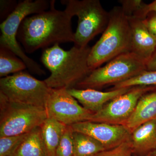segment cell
I'll return each instance as SVG.
<instances>
[{"label": "cell", "mask_w": 156, "mask_h": 156, "mask_svg": "<svg viewBox=\"0 0 156 156\" xmlns=\"http://www.w3.org/2000/svg\"><path fill=\"white\" fill-rule=\"evenodd\" d=\"M111 90L137 86H156V70H145L126 81L115 84Z\"/></svg>", "instance_id": "obj_20"}, {"label": "cell", "mask_w": 156, "mask_h": 156, "mask_svg": "<svg viewBox=\"0 0 156 156\" xmlns=\"http://www.w3.org/2000/svg\"><path fill=\"white\" fill-rule=\"evenodd\" d=\"M131 88H121L101 92L94 89H67L69 93L82 104L84 108L96 113L115 98L125 94Z\"/></svg>", "instance_id": "obj_13"}, {"label": "cell", "mask_w": 156, "mask_h": 156, "mask_svg": "<svg viewBox=\"0 0 156 156\" xmlns=\"http://www.w3.org/2000/svg\"><path fill=\"white\" fill-rule=\"evenodd\" d=\"M51 90L44 81L23 71L0 79V93L15 103L45 108Z\"/></svg>", "instance_id": "obj_8"}, {"label": "cell", "mask_w": 156, "mask_h": 156, "mask_svg": "<svg viewBox=\"0 0 156 156\" xmlns=\"http://www.w3.org/2000/svg\"><path fill=\"white\" fill-rule=\"evenodd\" d=\"M134 156H135V155H133ZM146 156H149L148 155H147Z\"/></svg>", "instance_id": "obj_30"}, {"label": "cell", "mask_w": 156, "mask_h": 156, "mask_svg": "<svg viewBox=\"0 0 156 156\" xmlns=\"http://www.w3.org/2000/svg\"><path fill=\"white\" fill-rule=\"evenodd\" d=\"M148 155L149 156H156V149L154 150L151 152Z\"/></svg>", "instance_id": "obj_29"}, {"label": "cell", "mask_w": 156, "mask_h": 156, "mask_svg": "<svg viewBox=\"0 0 156 156\" xmlns=\"http://www.w3.org/2000/svg\"><path fill=\"white\" fill-rule=\"evenodd\" d=\"M147 70H156V50L150 59L147 62Z\"/></svg>", "instance_id": "obj_27"}, {"label": "cell", "mask_w": 156, "mask_h": 156, "mask_svg": "<svg viewBox=\"0 0 156 156\" xmlns=\"http://www.w3.org/2000/svg\"><path fill=\"white\" fill-rule=\"evenodd\" d=\"M48 118L45 108L11 102L0 93V137L29 133Z\"/></svg>", "instance_id": "obj_7"}, {"label": "cell", "mask_w": 156, "mask_h": 156, "mask_svg": "<svg viewBox=\"0 0 156 156\" xmlns=\"http://www.w3.org/2000/svg\"><path fill=\"white\" fill-rule=\"evenodd\" d=\"M108 24L98 41L91 48L88 66L91 71L100 67L117 56L130 52V25L121 6L109 12Z\"/></svg>", "instance_id": "obj_3"}, {"label": "cell", "mask_w": 156, "mask_h": 156, "mask_svg": "<svg viewBox=\"0 0 156 156\" xmlns=\"http://www.w3.org/2000/svg\"><path fill=\"white\" fill-rule=\"evenodd\" d=\"M45 108L48 117L66 126L89 121L94 113L80 105L65 89H51Z\"/></svg>", "instance_id": "obj_10"}, {"label": "cell", "mask_w": 156, "mask_h": 156, "mask_svg": "<svg viewBox=\"0 0 156 156\" xmlns=\"http://www.w3.org/2000/svg\"><path fill=\"white\" fill-rule=\"evenodd\" d=\"M54 4L55 1H51L50 9L30 15L21 22L17 37L27 53L73 42V17L65 10H56Z\"/></svg>", "instance_id": "obj_1"}, {"label": "cell", "mask_w": 156, "mask_h": 156, "mask_svg": "<svg viewBox=\"0 0 156 156\" xmlns=\"http://www.w3.org/2000/svg\"><path fill=\"white\" fill-rule=\"evenodd\" d=\"M91 48L74 45L66 50L56 44L44 49L41 60L50 72L44 80L48 87L53 89H72L87 77L92 72L88 62Z\"/></svg>", "instance_id": "obj_2"}, {"label": "cell", "mask_w": 156, "mask_h": 156, "mask_svg": "<svg viewBox=\"0 0 156 156\" xmlns=\"http://www.w3.org/2000/svg\"><path fill=\"white\" fill-rule=\"evenodd\" d=\"M65 11L73 17H78V25L74 33V46H88L89 42L107 27L109 12L104 9L99 0H62Z\"/></svg>", "instance_id": "obj_4"}, {"label": "cell", "mask_w": 156, "mask_h": 156, "mask_svg": "<svg viewBox=\"0 0 156 156\" xmlns=\"http://www.w3.org/2000/svg\"><path fill=\"white\" fill-rule=\"evenodd\" d=\"M133 153L129 141L108 150L101 152L94 156H133Z\"/></svg>", "instance_id": "obj_24"}, {"label": "cell", "mask_w": 156, "mask_h": 156, "mask_svg": "<svg viewBox=\"0 0 156 156\" xmlns=\"http://www.w3.org/2000/svg\"><path fill=\"white\" fill-rule=\"evenodd\" d=\"M130 25L131 40L130 52L147 62L156 50V39L150 33L144 20L128 17Z\"/></svg>", "instance_id": "obj_12"}, {"label": "cell", "mask_w": 156, "mask_h": 156, "mask_svg": "<svg viewBox=\"0 0 156 156\" xmlns=\"http://www.w3.org/2000/svg\"><path fill=\"white\" fill-rule=\"evenodd\" d=\"M28 133L0 137V156H11Z\"/></svg>", "instance_id": "obj_23"}, {"label": "cell", "mask_w": 156, "mask_h": 156, "mask_svg": "<svg viewBox=\"0 0 156 156\" xmlns=\"http://www.w3.org/2000/svg\"><path fill=\"white\" fill-rule=\"evenodd\" d=\"M156 87H131L125 94L107 103L100 111L93 114L89 121L125 126L133 113L140 98Z\"/></svg>", "instance_id": "obj_9"}, {"label": "cell", "mask_w": 156, "mask_h": 156, "mask_svg": "<svg viewBox=\"0 0 156 156\" xmlns=\"http://www.w3.org/2000/svg\"><path fill=\"white\" fill-rule=\"evenodd\" d=\"M133 155L146 156L156 149V120L140 125L131 132L130 140Z\"/></svg>", "instance_id": "obj_14"}, {"label": "cell", "mask_w": 156, "mask_h": 156, "mask_svg": "<svg viewBox=\"0 0 156 156\" xmlns=\"http://www.w3.org/2000/svg\"><path fill=\"white\" fill-rule=\"evenodd\" d=\"M147 11L148 14L150 12H156V0L147 4Z\"/></svg>", "instance_id": "obj_28"}, {"label": "cell", "mask_w": 156, "mask_h": 156, "mask_svg": "<svg viewBox=\"0 0 156 156\" xmlns=\"http://www.w3.org/2000/svg\"><path fill=\"white\" fill-rule=\"evenodd\" d=\"M73 131L87 134L100 143L106 150L130 140L131 132L124 125L85 121L70 126Z\"/></svg>", "instance_id": "obj_11"}, {"label": "cell", "mask_w": 156, "mask_h": 156, "mask_svg": "<svg viewBox=\"0 0 156 156\" xmlns=\"http://www.w3.org/2000/svg\"><path fill=\"white\" fill-rule=\"evenodd\" d=\"M145 70L146 61L134 53L126 52L113 58L104 66L92 70L74 88L96 89L113 86Z\"/></svg>", "instance_id": "obj_6"}, {"label": "cell", "mask_w": 156, "mask_h": 156, "mask_svg": "<svg viewBox=\"0 0 156 156\" xmlns=\"http://www.w3.org/2000/svg\"><path fill=\"white\" fill-rule=\"evenodd\" d=\"M154 120H156V87L140 98L125 126L132 132L140 125Z\"/></svg>", "instance_id": "obj_15"}, {"label": "cell", "mask_w": 156, "mask_h": 156, "mask_svg": "<svg viewBox=\"0 0 156 156\" xmlns=\"http://www.w3.org/2000/svg\"><path fill=\"white\" fill-rule=\"evenodd\" d=\"M119 2L127 17L144 20L147 16V4L141 0H120Z\"/></svg>", "instance_id": "obj_21"}, {"label": "cell", "mask_w": 156, "mask_h": 156, "mask_svg": "<svg viewBox=\"0 0 156 156\" xmlns=\"http://www.w3.org/2000/svg\"><path fill=\"white\" fill-rule=\"evenodd\" d=\"M51 1L24 0L19 2L15 10L0 25V47L11 50L24 62L28 69L38 75L44 74L40 65L27 56L17 40V32L21 22L30 15L49 10Z\"/></svg>", "instance_id": "obj_5"}, {"label": "cell", "mask_w": 156, "mask_h": 156, "mask_svg": "<svg viewBox=\"0 0 156 156\" xmlns=\"http://www.w3.org/2000/svg\"><path fill=\"white\" fill-rule=\"evenodd\" d=\"M27 68L21 58L7 48L0 47V76H9L11 73L23 71Z\"/></svg>", "instance_id": "obj_19"}, {"label": "cell", "mask_w": 156, "mask_h": 156, "mask_svg": "<svg viewBox=\"0 0 156 156\" xmlns=\"http://www.w3.org/2000/svg\"><path fill=\"white\" fill-rule=\"evenodd\" d=\"M67 127L49 117L41 126L42 138L48 156H55L62 136Z\"/></svg>", "instance_id": "obj_16"}, {"label": "cell", "mask_w": 156, "mask_h": 156, "mask_svg": "<svg viewBox=\"0 0 156 156\" xmlns=\"http://www.w3.org/2000/svg\"><path fill=\"white\" fill-rule=\"evenodd\" d=\"M10 156H48L41 127L28 133Z\"/></svg>", "instance_id": "obj_17"}, {"label": "cell", "mask_w": 156, "mask_h": 156, "mask_svg": "<svg viewBox=\"0 0 156 156\" xmlns=\"http://www.w3.org/2000/svg\"><path fill=\"white\" fill-rule=\"evenodd\" d=\"M1 20L3 22L8 16L13 12L18 3L14 1H1Z\"/></svg>", "instance_id": "obj_25"}, {"label": "cell", "mask_w": 156, "mask_h": 156, "mask_svg": "<svg viewBox=\"0 0 156 156\" xmlns=\"http://www.w3.org/2000/svg\"><path fill=\"white\" fill-rule=\"evenodd\" d=\"M73 156H94L105 151L103 146L87 134L73 131Z\"/></svg>", "instance_id": "obj_18"}, {"label": "cell", "mask_w": 156, "mask_h": 156, "mask_svg": "<svg viewBox=\"0 0 156 156\" xmlns=\"http://www.w3.org/2000/svg\"><path fill=\"white\" fill-rule=\"evenodd\" d=\"M144 22L148 30L156 39V12H149Z\"/></svg>", "instance_id": "obj_26"}, {"label": "cell", "mask_w": 156, "mask_h": 156, "mask_svg": "<svg viewBox=\"0 0 156 156\" xmlns=\"http://www.w3.org/2000/svg\"><path fill=\"white\" fill-rule=\"evenodd\" d=\"M73 133L71 127L67 126L57 148L55 156H74Z\"/></svg>", "instance_id": "obj_22"}]
</instances>
